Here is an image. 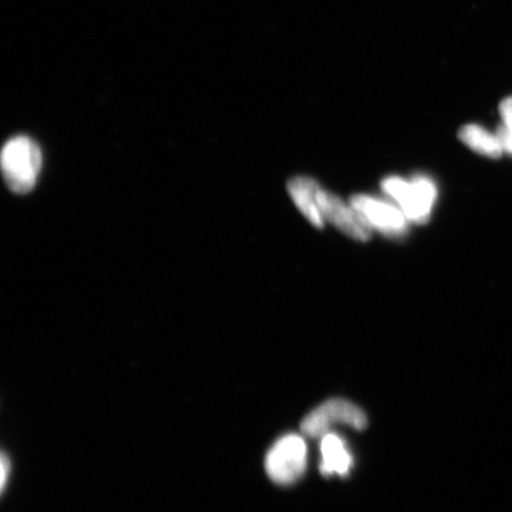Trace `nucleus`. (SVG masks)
I'll return each instance as SVG.
<instances>
[{
  "label": "nucleus",
  "instance_id": "obj_12",
  "mask_svg": "<svg viewBox=\"0 0 512 512\" xmlns=\"http://www.w3.org/2000/svg\"><path fill=\"white\" fill-rule=\"evenodd\" d=\"M10 473V460L6 458L5 454L2 457V489L4 490L6 485V479Z\"/></svg>",
  "mask_w": 512,
  "mask_h": 512
},
{
  "label": "nucleus",
  "instance_id": "obj_8",
  "mask_svg": "<svg viewBox=\"0 0 512 512\" xmlns=\"http://www.w3.org/2000/svg\"><path fill=\"white\" fill-rule=\"evenodd\" d=\"M320 454H322V463H320L322 475H348L352 456L344 440L336 433L331 432L320 438Z\"/></svg>",
  "mask_w": 512,
  "mask_h": 512
},
{
  "label": "nucleus",
  "instance_id": "obj_9",
  "mask_svg": "<svg viewBox=\"0 0 512 512\" xmlns=\"http://www.w3.org/2000/svg\"><path fill=\"white\" fill-rule=\"evenodd\" d=\"M458 138L467 147L479 155L497 159L503 155V147L497 133H491L476 124L465 125L460 128Z\"/></svg>",
  "mask_w": 512,
  "mask_h": 512
},
{
  "label": "nucleus",
  "instance_id": "obj_3",
  "mask_svg": "<svg viewBox=\"0 0 512 512\" xmlns=\"http://www.w3.org/2000/svg\"><path fill=\"white\" fill-rule=\"evenodd\" d=\"M336 425L361 431L368 425L367 415L355 403L343 399H331L305 416L302 432L306 437L320 439L331 433V428Z\"/></svg>",
  "mask_w": 512,
  "mask_h": 512
},
{
  "label": "nucleus",
  "instance_id": "obj_2",
  "mask_svg": "<svg viewBox=\"0 0 512 512\" xmlns=\"http://www.w3.org/2000/svg\"><path fill=\"white\" fill-rule=\"evenodd\" d=\"M381 187L399 203L408 221L424 224L430 219L437 200V187L430 178L418 176L408 182L401 177H387L383 179Z\"/></svg>",
  "mask_w": 512,
  "mask_h": 512
},
{
  "label": "nucleus",
  "instance_id": "obj_4",
  "mask_svg": "<svg viewBox=\"0 0 512 512\" xmlns=\"http://www.w3.org/2000/svg\"><path fill=\"white\" fill-rule=\"evenodd\" d=\"M307 446L302 435L287 434L275 443L266 457V471L274 483L290 485L304 475Z\"/></svg>",
  "mask_w": 512,
  "mask_h": 512
},
{
  "label": "nucleus",
  "instance_id": "obj_5",
  "mask_svg": "<svg viewBox=\"0 0 512 512\" xmlns=\"http://www.w3.org/2000/svg\"><path fill=\"white\" fill-rule=\"evenodd\" d=\"M318 204L325 221L334 224L349 238L361 242L373 238V227L351 204L348 206L341 198L323 189L318 191Z\"/></svg>",
  "mask_w": 512,
  "mask_h": 512
},
{
  "label": "nucleus",
  "instance_id": "obj_11",
  "mask_svg": "<svg viewBox=\"0 0 512 512\" xmlns=\"http://www.w3.org/2000/svg\"><path fill=\"white\" fill-rule=\"evenodd\" d=\"M503 124L512 128V98L505 99L499 106Z\"/></svg>",
  "mask_w": 512,
  "mask_h": 512
},
{
  "label": "nucleus",
  "instance_id": "obj_6",
  "mask_svg": "<svg viewBox=\"0 0 512 512\" xmlns=\"http://www.w3.org/2000/svg\"><path fill=\"white\" fill-rule=\"evenodd\" d=\"M350 204L364 216L373 229L387 236H400L406 233L407 217L398 207L373 196L355 195Z\"/></svg>",
  "mask_w": 512,
  "mask_h": 512
},
{
  "label": "nucleus",
  "instance_id": "obj_7",
  "mask_svg": "<svg viewBox=\"0 0 512 512\" xmlns=\"http://www.w3.org/2000/svg\"><path fill=\"white\" fill-rule=\"evenodd\" d=\"M319 184L315 179L305 176L294 177L287 183V191L300 213L312 226L323 229L325 219L318 204Z\"/></svg>",
  "mask_w": 512,
  "mask_h": 512
},
{
  "label": "nucleus",
  "instance_id": "obj_10",
  "mask_svg": "<svg viewBox=\"0 0 512 512\" xmlns=\"http://www.w3.org/2000/svg\"><path fill=\"white\" fill-rule=\"evenodd\" d=\"M497 136L501 140L503 151L512 155V128L502 124L498 127Z\"/></svg>",
  "mask_w": 512,
  "mask_h": 512
},
{
  "label": "nucleus",
  "instance_id": "obj_1",
  "mask_svg": "<svg viewBox=\"0 0 512 512\" xmlns=\"http://www.w3.org/2000/svg\"><path fill=\"white\" fill-rule=\"evenodd\" d=\"M42 152L34 140L19 136L9 140L2 152V171L6 185L16 194L35 188L42 169Z\"/></svg>",
  "mask_w": 512,
  "mask_h": 512
}]
</instances>
